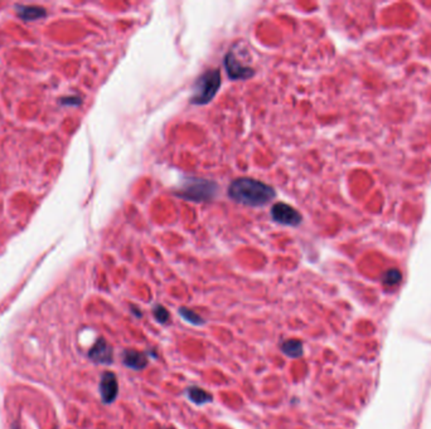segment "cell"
Segmentation results:
<instances>
[{
  "label": "cell",
  "instance_id": "3",
  "mask_svg": "<svg viewBox=\"0 0 431 429\" xmlns=\"http://www.w3.org/2000/svg\"><path fill=\"white\" fill-rule=\"evenodd\" d=\"M217 185L203 179H190L184 183L177 194L192 201H205L213 198Z\"/></svg>",
  "mask_w": 431,
  "mask_h": 429
},
{
  "label": "cell",
  "instance_id": "12",
  "mask_svg": "<svg viewBox=\"0 0 431 429\" xmlns=\"http://www.w3.org/2000/svg\"><path fill=\"white\" fill-rule=\"evenodd\" d=\"M179 315L181 316V319L185 320L187 322H189L190 325L194 326H202L204 325V320L197 314L196 311L190 310L188 307H181L179 308Z\"/></svg>",
  "mask_w": 431,
  "mask_h": 429
},
{
  "label": "cell",
  "instance_id": "5",
  "mask_svg": "<svg viewBox=\"0 0 431 429\" xmlns=\"http://www.w3.org/2000/svg\"><path fill=\"white\" fill-rule=\"evenodd\" d=\"M89 359L98 365H111L113 363V349L105 339L98 338L89 350Z\"/></svg>",
  "mask_w": 431,
  "mask_h": 429
},
{
  "label": "cell",
  "instance_id": "10",
  "mask_svg": "<svg viewBox=\"0 0 431 429\" xmlns=\"http://www.w3.org/2000/svg\"><path fill=\"white\" fill-rule=\"evenodd\" d=\"M185 395H187L188 399L192 403L197 404V406H204V404H208V403L213 402V397L208 391L203 390L200 386H190L185 390Z\"/></svg>",
  "mask_w": 431,
  "mask_h": 429
},
{
  "label": "cell",
  "instance_id": "8",
  "mask_svg": "<svg viewBox=\"0 0 431 429\" xmlns=\"http://www.w3.org/2000/svg\"><path fill=\"white\" fill-rule=\"evenodd\" d=\"M122 363L133 370H143L148 365V356L136 350L128 349L122 352Z\"/></svg>",
  "mask_w": 431,
  "mask_h": 429
},
{
  "label": "cell",
  "instance_id": "2",
  "mask_svg": "<svg viewBox=\"0 0 431 429\" xmlns=\"http://www.w3.org/2000/svg\"><path fill=\"white\" fill-rule=\"evenodd\" d=\"M221 87V72L218 69L207 71L197 80L190 102L194 105H205L211 102Z\"/></svg>",
  "mask_w": 431,
  "mask_h": 429
},
{
  "label": "cell",
  "instance_id": "7",
  "mask_svg": "<svg viewBox=\"0 0 431 429\" xmlns=\"http://www.w3.org/2000/svg\"><path fill=\"white\" fill-rule=\"evenodd\" d=\"M225 67H226L229 78L232 80H247L255 74L252 68L241 64L240 61L233 56V53H227L225 56Z\"/></svg>",
  "mask_w": 431,
  "mask_h": 429
},
{
  "label": "cell",
  "instance_id": "1",
  "mask_svg": "<svg viewBox=\"0 0 431 429\" xmlns=\"http://www.w3.org/2000/svg\"><path fill=\"white\" fill-rule=\"evenodd\" d=\"M228 195L232 200L249 207H262L275 198V190L268 184L251 178H238L231 183Z\"/></svg>",
  "mask_w": 431,
  "mask_h": 429
},
{
  "label": "cell",
  "instance_id": "14",
  "mask_svg": "<svg viewBox=\"0 0 431 429\" xmlns=\"http://www.w3.org/2000/svg\"><path fill=\"white\" fill-rule=\"evenodd\" d=\"M401 281V273L399 270H389L385 273L384 283L387 286H395Z\"/></svg>",
  "mask_w": 431,
  "mask_h": 429
},
{
  "label": "cell",
  "instance_id": "4",
  "mask_svg": "<svg viewBox=\"0 0 431 429\" xmlns=\"http://www.w3.org/2000/svg\"><path fill=\"white\" fill-rule=\"evenodd\" d=\"M271 216L279 224L295 227L301 223V214L285 203H276L271 208Z\"/></svg>",
  "mask_w": 431,
  "mask_h": 429
},
{
  "label": "cell",
  "instance_id": "9",
  "mask_svg": "<svg viewBox=\"0 0 431 429\" xmlns=\"http://www.w3.org/2000/svg\"><path fill=\"white\" fill-rule=\"evenodd\" d=\"M17 13L24 21H33L47 17V10L38 5H17Z\"/></svg>",
  "mask_w": 431,
  "mask_h": 429
},
{
  "label": "cell",
  "instance_id": "13",
  "mask_svg": "<svg viewBox=\"0 0 431 429\" xmlns=\"http://www.w3.org/2000/svg\"><path fill=\"white\" fill-rule=\"evenodd\" d=\"M153 315H154V319L159 323H167L170 319L169 311L161 305H154V307H153Z\"/></svg>",
  "mask_w": 431,
  "mask_h": 429
},
{
  "label": "cell",
  "instance_id": "15",
  "mask_svg": "<svg viewBox=\"0 0 431 429\" xmlns=\"http://www.w3.org/2000/svg\"><path fill=\"white\" fill-rule=\"evenodd\" d=\"M61 104L67 106H78L81 104L80 97H63L61 98Z\"/></svg>",
  "mask_w": 431,
  "mask_h": 429
},
{
  "label": "cell",
  "instance_id": "6",
  "mask_svg": "<svg viewBox=\"0 0 431 429\" xmlns=\"http://www.w3.org/2000/svg\"><path fill=\"white\" fill-rule=\"evenodd\" d=\"M100 395L105 404H111L116 400L119 394V383L117 378L113 371H105L101 375L100 385H98Z\"/></svg>",
  "mask_w": 431,
  "mask_h": 429
},
{
  "label": "cell",
  "instance_id": "11",
  "mask_svg": "<svg viewBox=\"0 0 431 429\" xmlns=\"http://www.w3.org/2000/svg\"><path fill=\"white\" fill-rule=\"evenodd\" d=\"M281 350L285 354L286 356L292 359H297L303 355V343L300 340H296V339H290V340L284 341L283 345H281Z\"/></svg>",
  "mask_w": 431,
  "mask_h": 429
}]
</instances>
